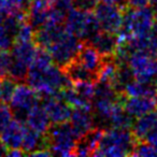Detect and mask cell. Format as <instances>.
Returning <instances> with one entry per match:
<instances>
[{"mask_svg":"<svg viewBox=\"0 0 157 157\" xmlns=\"http://www.w3.org/2000/svg\"><path fill=\"white\" fill-rule=\"evenodd\" d=\"M25 131H26L25 123L13 118L9 123V125L0 132V141L7 146L8 150L21 148Z\"/></svg>","mask_w":157,"mask_h":157,"instance_id":"cell-14","label":"cell"},{"mask_svg":"<svg viewBox=\"0 0 157 157\" xmlns=\"http://www.w3.org/2000/svg\"><path fill=\"white\" fill-rule=\"evenodd\" d=\"M0 101H1V78H0Z\"/></svg>","mask_w":157,"mask_h":157,"instance_id":"cell-38","label":"cell"},{"mask_svg":"<svg viewBox=\"0 0 157 157\" xmlns=\"http://www.w3.org/2000/svg\"><path fill=\"white\" fill-rule=\"evenodd\" d=\"M124 22L123 27L125 31L130 33L132 37H142L152 33L153 24L155 21V13L151 8L124 9Z\"/></svg>","mask_w":157,"mask_h":157,"instance_id":"cell-6","label":"cell"},{"mask_svg":"<svg viewBox=\"0 0 157 157\" xmlns=\"http://www.w3.org/2000/svg\"><path fill=\"white\" fill-rule=\"evenodd\" d=\"M102 133V129L94 128L87 135L80 138V140L76 142L74 156H90L94 154V152L99 145Z\"/></svg>","mask_w":157,"mask_h":157,"instance_id":"cell-19","label":"cell"},{"mask_svg":"<svg viewBox=\"0 0 157 157\" xmlns=\"http://www.w3.org/2000/svg\"><path fill=\"white\" fill-rule=\"evenodd\" d=\"M38 45L33 41H14L12 45V60L30 67L36 56Z\"/></svg>","mask_w":157,"mask_h":157,"instance_id":"cell-18","label":"cell"},{"mask_svg":"<svg viewBox=\"0 0 157 157\" xmlns=\"http://www.w3.org/2000/svg\"><path fill=\"white\" fill-rule=\"evenodd\" d=\"M65 73L69 78L71 82L75 81H97V75L90 70H87L85 67L81 65L78 60H72L70 63H68L65 68H63Z\"/></svg>","mask_w":157,"mask_h":157,"instance_id":"cell-22","label":"cell"},{"mask_svg":"<svg viewBox=\"0 0 157 157\" xmlns=\"http://www.w3.org/2000/svg\"><path fill=\"white\" fill-rule=\"evenodd\" d=\"M27 127L38 131L40 133L45 135L51 127V120L46 113L45 109L42 105H35L29 112L27 113L26 120H25Z\"/></svg>","mask_w":157,"mask_h":157,"instance_id":"cell-16","label":"cell"},{"mask_svg":"<svg viewBox=\"0 0 157 157\" xmlns=\"http://www.w3.org/2000/svg\"><path fill=\"white\" fill-rule=\"evenodd\" d=\"M12 55L8 50H0V78H5L9 74Z\"/></svg>","mask_w":157,"mask_h":157,"instance_id":"cell-29","label":"cell"},{"mask_svg":"<svg viewBox=\"0 0 157 157\" xmlns=\"http://www.w3.org/2000/svg\"><path fill=\"white\" fill-rule=\"evenodd\" d=\"M36 29L26 20L21 23L15 35V41H33Z\"/></svg>","mask_w":157,"mask_h":157,"instance_id":"cell-25","label":"cell"},{"mask_svg":"<svg viewBox=\"0 0 157 157\" xmlns=\"http://www.w3.org/2000/svg\"><path fill=\"white\" fill-rule=\"evenodd\" d=\"M7 153H8L7 146L0 141V156H5V155H7Z\"/></svg>","mask_w":157,"mask_h":157,"instance_id":"cell-36","label":"cell"},{"mask_svg":"<svg viewBox=\"0 0 157 157\" xmlns=\"http://www.w3.org/2000/svg\"><path fill=\"white\" fill-rule=\"evenodd\" d=\"M143 141L151 144V145L155 146V147H157V126L155 127V128H153L152 130L145 136Z\"/></svg>","mask_w":157,"mask_h":157,"instance_id":"cell-31","label":"cell"},{"mask_svg":"<svg viewBox=\"0 0 157 157\" xmlns=\"http://www.w3.org/2000/svg\"><path fill=\"white\" fill-rule=\"evenodd\" d=\"M131 156H141V157H152L157 156V147L146 143L144 141H140V143L136 144Z\"/></svg>","mask_w":157,"mask_h":157,"instance_id":"cell-26","label":"cell"},{"mask_svg":"<svg viewBox=\"0 0 157 157\" xmlns=\"http://www.w3.org/2000/svg\"><path fill=\"white\" fill-rule=\"evenodd\" d=\"M73 90L83 99L93 102L95 96V82L93 81H75L71 84Z\"/></svg>","mask_w":157,"mask_h":157,"instance_id":"cell-23","label":"cell"},{"mask_svg":"<svg viewBox=\"0 0 157 157\" xmlns=\"http://www.w3.org/2000/svg\"><path fill=\"white\" fill-rule=\"evenodd\" d=\"M87 42L94 46L103 57L114 56L117 48L116 35L103 30H99Z\"/></svg>","mask_w":157,"mask_h":157,"instance_id":"cell-17","label":"cell"},{"mask_svg":"<svg viewBox=\"0 0 157 157\" xmlns=\"http://www.w3.org/2000/svg\"><path fill=\"white\" fill-rule=\"evenodd\" d=\"M152 33L157 37V16L156 15H155V21H154V24H153Z\"/></svg>","mask_w":157,"mask_h":157,"instance_id":"cell-37","label":"cell"},{"mask_svg":"<svg viewBox=\"0 0 157 157\" xmlns=\"http://www.w3.org/2000/svg\"><path fill=\"white\" fill-rule=\"evenodd\" d=\"M24 155L26 154H25L22 148H10V150H8L7 153V156L10 157H21V156H24Z\"/></svg>","mask_w":157,"mask_h":157,"instance_id":"cell-34","label":"cell"},{"mask_svg":"<svg viewBox=\"0 0 157 157\" xmlns=\"http://www.w3.org/2000/svg\"><path fill=\"white\" fill-rule=\"evenodd\" d=\"M126 7L133 9H141L148 6V0H127Z\"/></svg>","mask_w":157,"mask_h":157,"instance_id":"cell-32","label":"cell"},{"mask_svg":"<svg viewBox=\"0 0 157 157\" xmlns=\"http://www.w3.org/2000/svg\"><path fill=\"white\" fill-rule=\"evenodd\" d=\"M99 1L100 0H74L73 5L74 7L84 10V11H94Z\"/></svg>","mask_w":157,"mask_h":157,"instance_id":"cell-30","label":"cell"},{"mask_svg":"<svg viewBox=\"0 0 157 157\" xmlns=\"http://www.w3.org/2000/svg\"><path fill=\"white\" fill-rule=\"evenodd\" d=\"M65 27L68 31L84 42L90 41L93 36L101 30L94 12L84 11L76 7H73L67 12Z\"/></svg>","mask_w":157,"mask_h":157,"instance_id":"cell-3","label":"cell"},{"mask_svg":"<svg viewBox=\"0 0 157 157\" xmlns=\"http://www.w3.org/2000/svg\"><path fill=\"white\" fill-rule=\"evenodd\" d=\"M123 9L124 8L117 5L99 1L93 12L98 21L101 30L116 35L123 27V22H124Z\"/></svg>","mask_w":157,"mask_h":157,"instance_id":"cell-9","label":"cell"},{"mask_svg":"<svg viewBox=\"0 0 157 157\" xmlns=\"http://www.w3.org/2000/svg\"><path fill=\"white\" fill-rule=\"evenodd\" d=\"M40 95L27 84H16L12 97L10 98V107L13 111L14 118L25 123L29 110L39 102Z\"/></svg>","mask_w":157,"mask_h":157,"instance_id":"cell-8","label":"cell"},{"mask_svg":"<svg viewBox=\"0 0 157 157\" xmlns=\"http://www.w3.org/2000/svg\"><path fill=\"white\" fill-rule=\"evenodd\" d=\"M45 109L51 123L53 124H60L68 122L72 113V107L68 102H66L61 96L58 94L52 96L44 97V101L42 103Z\"/></svg>","mask_w":157,"mask_h":157,"instance_id":"cell-10","label":"cell"},{"mask_svg":"<svg viewBox=\"0 0 157 157\" xmlns=\"http://www.w3.org/2000/svg\"><path fill=\"white\" fill-rule=\"evenodd\" d=\"M92 110L86 109H73L69 118V124L78 139L87 135L90 130L95 128V117L92 114Z\"/></svg>","mask_w":157,"mask_h":157,"instance_id":"cell-13","label":"cell"},{"mask_svg":"<svg viewBox=\"0 0 157 157\" xmlns=\"http://www.w3.org/2000/svg\"><path fill=\"white\" fill-rule=\"evenodd\" d=\"M133 78L144 83H157V56L135 52L127 58Z\"/></svg>","mask_w":157,"mask_h":157,"instance_id":"cell-7","label":"cell"},{"mask_svg":"<svg viewBox=\"0 0 157 157\" xmlns=\"http://www.w3.org/2000/svg\"><path fill=\"white\" fill-rule=\"evenodd\" d=\"M54 0H29L26 12V21L37 30L48 20Z\"/></svg>","mask_w":157,"mask_h":157,"instance_id":"cell-12","label":"cell"},{"mask_svg":"<svg viewBox=\"0 0 157 157\" xmlns=\"http://www.w3.org/2000/svg\"><path fill=\"white\" fill-rule=\"evenodd\" d=\"M73 1H74V0H73Z\"/></svg>","mask_w":157,"mask_h":157,"instance_id":"cell-39","label":"cell"},{"mask_svg":"<svg viewBox=\"0 0 157 157\" xmlns=\"http://www.w3.org/2000/svg\"><path fill=\"white\" fill-rule=\"evenodd\" d=\"M26 81L38 94L44 97L58 94L72 84L65 71L53 63L44 67L31 65L28 69Z\"/></svg>","mask_w":157,"mask_h":157,"instance_id":"cell-1","label":"cell"},{"mask_svg":"<svg viewBox=\"0 0 157 157\" xmlns=\"http://www.w3.org/2000/svg\"><path fill=\"white\" fill-rule=\"evenodd\" d=\"M100 1H105V2H108V3H113V5H117L120 7L123 8L122 5L126 3L127 0H100Z\"/></svg>","mask_w":157,"mask_h":157,"instance_id":"cell-35","label":"cell"},{"mask_svg":"<svg viewBox=\"0 0 157 157\" xmlns=\"http://www.w3.org/2000/svg\"><path fill=\"white\" fill-rule=\"evenodd\" d=\"M16 86V81L13 80L11 76L3 78L1 80V100L5 102H9L10 98L12 97L14 90Z\"/></svg>","mask_w":157,"mask_h":157,"instance_id":"cell-27","label":"cell"},{"mask_svg":"<svg viewBox=\"0 0 157 157\" xmlns=\"http://www.w3.org/2000/svg\"><path fill=\"white\" fill-rule=\"evenodd\" d=\"M137 142L135 136L128 129L111 127L103 130L99 145L93 156L121 157L131 155Z\"/></svg>","mask_w":157,"mask_h":157,"instance_id":"cell-2","label":"cell"},{"mask_svg":"<svg viewBox=\"0 0 157 157\" xmlns=\"http://www.w3.org/2000/svg\"><path fill=\"white\" fill-rule=\"evenodd\" d=\"M157 126V112L152 111L147 114L140 116L132 123V135L137 141H143L145 136Z\"/></svg>","mask_w":157,"mask_h":157,"instance_id":"cell-20","label":"cell"},{"mask_svg":"<svg viewBox=\"0 0 157 157\" xmlns=\"http://www.w3.org/2000/svg\"><path fill=\"white\" fill-rule=\"evenodd\" d=\"M124 109L131 117L138 118L157 109V97L139 96L127 97L123 101Z\"/></svg>","mask_w":157,"mask_h":157,"instance_id":"cell-11","label":"cell"},{"mask_svg":"<svg viewBox=\"0 0 157 157\" xmlns=\"http://www.w3.org/2000/svg\"><path fill=\"white\" fill-rule=\"evenodd\" d=\"M75 60L98 76V72L103 63V56L88 42H84L78 51Z\"/></svg>","mask_w":157,"mask_h":157,"instance_id":"cell-15","label":"cell"},{"mask_svg":"<svg viewBox=\"0 0 157 157\" xmlns=\"http://www.w3.org/2000/svg\"><path fill=\"white\" fill-rule=\"evenodd\" d=\"M43 147H48L46 135L40 133L33 129L29 128V127H26L24 139H23L22 146H21V148L24 151L25 154L28 155L35 151L39 150V148Z\"/></svg>","mask_w":157,"mask_h":157,"instance_id":"cell-21","label":"cell"},{"mask_svg":"<svg viewBox=\"0 0 157 157\" xmlns=\"http://www.w3.org/2000/svg\"><path fill=\"white\" fill-rule=\"evenodd\" d=\"M45 135L48 148L52 151L53 155L63 157L74 156L78 138L68 122L53 124V126L51 125Z\"/></svg>","mask_w":157,"mask_h":157,"instance_id":"cell-5","label":"cell"},{"mask_svg":"<svg viewBox=\"0 0 157 157\" xmlns=\"http://www.w3.org/2000/svg\"><path fill=\"white\" fill-rule=\"evenodd\" d=\"M14 118L13 111L7 103H0V132L9 125Z\"/></svg>","mask_w":157,"mask_h":157,"instance_id":"cell-28","label":"cell"},{"mask_svg":"<svg viewBox=\"0 0 157 157\" xmlns=\"http://www.w3.org/2000/svg\"><path fill=\"white\" fill-rule=\"evenodd\" d=\"M28 155L29 156H38V157H48V156H52L53 153L48 147H43V148H39V150L35 151V152L30 153Z\"/></svg>","mask_w":157,"mask_h":157,"instance_id":"cell-33","label":"cell"},{"mask_svg":"<svg viewBox=\"0 0 157 157\" xmlns=\"http://www.w3.org/2000/svg\"><path fill=\"white\" fill-rule=\"evenodd\" d=\"M82 45L81 40L65 27L46 50L52 56L53 61L63 69L76 58Z\"/></svg>","mask_w":157,"mask_h":157,"instance_id":"cell-4","label":"cell"},{"mask_svg":"<svg viewBox=\"0 0 157 157\" xmlns=\"http://www.w3.org/2000/svg\"><path fill=\"white\" fill-rule=\"evenodd\" d=\"M15 41V35L7 26L5 16L0 15V50H9Z\"/></svg>","mask_w":157,"mask_h":157,"instance_id":"cell-24","label":"cell"}]
</instances>
